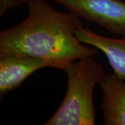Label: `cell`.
<instances>
[{"mask_svg":"<svg viewBox=\"0 0 125 125\" xmlns=\"http://www.w3.org/2000/svg\"><path fill=\"white\" fill-rule=\"evenodd\" d=\"M27 5V18L0 32V56L23 54L49 60L58 63L63 71L76 60L98 54V49L77 38L83 24L76 14L59 11L46 0Z\"/></svg>","mask_w":125,"mask_h":125,"instance_id":"cell-1","label":"cell"},{"mask_svg":"<svg viewBox=\"0 0 125 125\" xmlns=\"http://www.w3.org/2000/svg\"><path fill=\"white\" fill-rule=\"evenodd\" d=\"M63 71L67 76L65 97L56 111L44 125H95L94 90L106 74L104 67L90 56L72 62Z\"/></svg>","mask_w":125,"mask_h":125,"instance_id":"cell-2","label":"cell"},{"mask_svg":"<svg viewBox=\"0 0 125 125\" xmlns=\"http://www.w3.org/2000/svg\"><path fill=\"white\" fill-rule=\"evenodd\" d=\"M81 19L97 24L116 35L125 36L123 0H52Z\"/></svg>","mask_w":125,"mask_h":125,"instance_id":"cell-3","label":"cell"},{"mask_svg":"<svg viewBox=\"0 0 125 125\" xmlns=\"http://www.w3.org/2000/svg\"><path fill=\"white\" fill-rule=\"evenodd\" d=\"M45 67L61 70L57 62L23 54L0 56V97L2 98L23 83L29 76Z\"/></svg>","mask_w":125,"mask_h":125,"instance_id":"cell-4","label":"cell"},{"mask_svg":"<svg viewBox=\"0 0 125 125\" xmlns=\"http://www.w3.org/2000/svg\"><path fill=\"white\" fill-rule=\"evenodd\" d=\"M102 91L104 125H125V80L114 72L106 73L99 83Z\"/></svg>","mask_w":125,"mask_h":125,"instance_id":"cell-5","label":"cell"},{"mask_svg":"<svg viewBox=\"0 0 125 125\" xmlns=\"http://www.w3.org/2000/svg\"><path fill=\"white\" fill-rule=\"evenodd\" d=\"M76 36L81 42L102 51L113 72L125 80V36L121 38L106 37L84 27L77 31Z\"/></svg>","mask_w":125,"mask_h":125,"instance_id":"cell-6","label":"cell"},{"mask_svg":"<svg viewBox=\"0 0 125 125\" xmlns=\"http://www.w3.org/2000/svg\"><path fill=\"white\" fill-rule=\"evenodd\" d=\"M38 0H0V16H3L10 10L21 5Z\"/></svg>","mask_w":125,"mask_h":125,"instance_id":"cell-7","label":"cell"}]
</instances>
